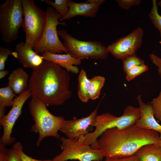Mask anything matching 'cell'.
Listing matches in <instances>:
<instances>
[{
	"label": "cell",
	"instance_id": "obj_31",
	"mask_svg": "<svg viewBox=\"0 0 161 161\" xmlns=\"http://www.w3.org/2000/svg\"><path fill=\"white\" fill-rule=\"evenodd\" d=\"M5 161H22L20 156L12 148L8 150Z\"/></svg>",
	"mask_w": 161,
	"mask_h": 161
},
{
	"label": "cell",
	"instance_id": "obj_6",
	"mask_svg": "<svg viewBox=\"0 0 161 161\" xmlns=\"http://www.w3.org/2000/svg\"><path fill=\"white\" fill-rule=\"evenodd\" d=\"M24 12L22 27L26 35L25 44L33 48L41 38L47 21V13L33 0H22Z\"/></svg>",
	"mask_w": 161,
	"mask_h": 161
},
{
	"label": "cell",
	"instance_id": "obj_13",
	"mask_svg": "<svg viewBox=\"0 0 161 161\" xmlns=\"http://www.w3.org/2000/svg\"><path fill=\"white\" fill-rule=\"evenodd\" d=\"M105 1V0H88L85 2L77 3L68 0V11L60 21L78 16L95 17L100 5Z\"/></svg>",
	"mask_w": 161,
	"mask_h": 161
},
{
	"label": "cell",
	"instance_id": "obj_25",
	"mask_svg": "<svg viewBox=\"0 0 161 161\" xmlns=\"http://www.w3.org/2000/svg\"><path fill=\"white\" fill-rule=\"evenodd\" d=\"M148 69V66L145 64L135 66L126 73V79L128 81L131 80Z\"/></svg>",
	"mask_w": 161,
	"mask_h": 161
},
{
	"label": "cell",
	"instance_id": "obj_23",
	"mask_svg": "<svg viewBox=\"0 0 161 161\" xmlns=\"http://www.w3.org/2000/svg\"><path fill=\"white\" fill-rule=\"evenodd\" d=\"M152 2V6L148 16L152 24L159 31L161 38V15L158 12L157 1L153 0Z\"/></svg>",
	"mask_w": 161,
	"mask_h": 161
},
{
	"label": "cell",
	"instance_id": "obj_29",
	"mask_svg": "<svg viewBox=\"0 0 161 161\" xmlns=\"http://www.w3.org/2000/svg\"><path fill=\"white\" fill-rule=\"evenodd\" d=\"M119 6L121 8L128 10L133 6L140 4L141 0H117L116 1Z\"/></svg>",
	"mask_w": 161,
	"mask_h": 161
},
{
	"label": "cell",
	"instance_id": "obj_12",
	"mask_svg": "<svg viewBox=\"0 0 161 161\" xmlns=\"http://www.w3.org/2000/svg\"><path fill=\"white\" fill-rule=\"evenodd\" d=\"M98 106L88 116L65 120L60 129L67 137L78 140L83 137L92 130L97 116Z\"/></svg>",
	"mask_w": 161,
	"mask_h": 161
},
{
	"label": "cell",
	"instance_id": "obj_36",
	"mask_svg": "<svg viewBox=\"0 0 161 161\" xmlns=\"http://www.w3.org/2000/svg\"><path fill=\"white\" fill-rule=\"evenodd\" d=\"M159 145L161 147V134H160Z\"/></svg>",
	"mask_w": 161,
	"mask_h": 161
},
{
	"label": "cell",
	"instance_id": "obj_11",
	"mask_svg": "<svg viewBox=\"0 0 161 161\" xmlns=\"http://www.w3.org/2000/svg\"><path fill=\"white\" fill-rule=\"evenodd\" d=\"M31 97V93L28 89L18 95L14 99L11 110L0 122V126L3 128L0 143L5 146L11 145L16 142V138L11 136L13 129L16 121L21 114L24 103Z\"/></svg>",
	"mask_w": 161,
	"mask_h": 161
},
{
	"label": "cell",
	"instance_id": "obj_7",
	"mask_svg": "<svg viewBox=\"0 0 161 161\" xmlns=\"http://www.w3.org/2000/svg\"><path fill=\"white\" fill-rule=\"evenodd\" d=\"M58 33L63 40L68 53L75 58L81 60L104 59L108 56L107 47L99 41L78 40L64 30H58Z\"/></svg>",
	"mask_w": 161,
	"mask_h": 161
},
{
	"label": "cell",
	"instance_id": "obj_22",
	"mask_svg": "<svg viewBox=\"0 0 161 161\" xmlns=\"http://www.w3.org/2000/svg\"><path fill=\"white\" fill-rule=\"evenodd\" d=\"M46 4L52 6L54 8L61 17L60 21L66 14L68 10V0H55L54 2L49 0H44Z\"/></svg>",
	"mask_w": 161,
	"mask_h": 161
},
{
	"label": "cell",
	"instance_id": "obj_30",
	"mask_svg": "<svg viewBox=\"0 0 161 161\" xmlns=\"http://www.w3.org/2000/svg\"><path fill=\"white\" fill-rule=\"evenodd\" d=\"M149 58L157 68V72L161 78V58L153 53L150 54L148 55Z\"/></svg>",
	"mask_w": 161,
	"mask_h": 161
},
{
	"label": "cell",
	"instance_id": "obj_35",
	"mask_svg": "<svg viewBox=\"0 0 161 161\" xmlns=\"http://www.w3.org/2000/svg\"><path fill=\"white\" fill-rule=\"evenodd\" d=\"M9 72L7 70H0V79H1L4 78L9 73Z\"/></svg>",
	"mask_w": 161,
	"mask_h": 161
},
{
	"label": "cell",
	"instance_id": "obj_17",
	"mask_svg": "<svg viewBox=\"0 0 161 161\" xmlns=\"http://www.w3.org/2000/svg\"><path fill=\"white\" fill-rule=\"evenodd\" d=\"M29 75L22 68L12 71L8 78V86L18 95L28 88Z\"/></svg>",
	"mask_w": 161,
	"mask_h": 161
},
{
	"label": "cell",
	"instance_id": "obj_28",
	"mask_svg": "<svg viewBox=\"0 0 161 161\" xmlns=\"http://www.w3.org/2000/svg\"><path fill=\"white\" fill-rule=\"evenodd\" d=\"M13 51L9 49L1 47H0V70L4 69L5 63L8 56L13 55Z\"/></svg>",
	"mask_w": 161,
	"mask_h": 161
},
{
	"label": "cell",
	"instance_id": "obj_27",
	"mask_svg": "<svg viewBox=\"0 0 161 161\" xmlns=\"http://www.w3.org/2000/svg\"><path fill=\"white\" fill-rule=\"evenodd\" d=\"M151 103L155 117L161 122V90L158 95L152 99Z\"/></svg>",
	"mask_w": 161,
	"mask_h": 161
},
{
	"label": "cell",
	"instance_id": "obj_37",
	"mask_svg": "<svg viewBox=\"0 0 161 161\" xmlns=\"http://www.w3.org/2000/svg\"><path fill=\"white\" fill-rule=\"evenodd\" d=\"M157 5L161 7V0H160L158 1L157 3Z\"/></svg>",
	"mask_w": 161,
	"mask_h": 161
},
{
	"label": "cell",
	"instance_id": "obj_14",
	"mask_svg": "<svg viewBox=\"0 0 161 161\" xmlns=\"http://www.w3.org/2000/svg\"><path fill=\"white\" fill-rule=\"evenodd\" d=\"M136 98L140 110V116L135 124L140 128L155 131L161 134V125L155 118L151 102L144 103L141 95H138Z\"/></svg>",
	"mask_w": 161,
	"mask_h": 161
},
{
	"label": "cell",
	"instance_id": "obj_9",
	"mask_svg": "<svg viewBox=\"0 0 161 161\" xmlns=\"http://www.w3.org/2000/svg\"><path fill=\"white\" fill-rule=\"evenodd\" d=\"M62 151L52 161H101L104 157L99 149H94L78 140L60 137Z\"/></svg>",
	"mask_w": 161,
	"mask_h": 161
},
{
	"label": "cell",
	"instance_id": "obj_32",
	"mask_svg": "<svg viewBox=\"0 0 161 161\" xmlns=\"http://www.w3.org/2000/svg\"><path fill=\"white\" fill-rule=\"evenodd\" d=\"M104 161H137V158L135 155L122 158L116 159H106Z\"/></svg>",
	"mask_w": 161,
	"mask_h": 161
},
{
	"label": "cell",
	"instance_id": "obj_38",
	"mask_svg": "<svg viewBox=\"0 0 161 161\" xmlns=\"http://www.w3.org/2000/svg\"><path fill=\"white\" fill-rule=\"evenodd\" d=\"M159 43H160V44L161 45V39L160 40V41H159ZM160 51H161V49Z\"/></svg>",
	"mask_w": 161,
	"mask_h": 161
},
{
	"label": "cell",
	"instance_id": "obj_18",
	"mask_svg": "<svg viewBox=\"0 0 161 161\" xmlns=\"http://www.w3.org/2000/svg\"><path fill=\"white\" fill-rule=\"evenodd\" d=\"M135 155L137 161H161V147L158 144H147L141 147Z\"/></svg>",
	"mask_w": 161,
	"mask_h": 161
},
{
	"label": "cell",
	"instance_id": "obj_10",
	"mask_svg": "<svg viewBox=\"0 0 161 161\" xmlns=\"http://www.w3.org/2000/svg\"><path fill=\"white\" fill-rule=\"evenodd\" d=\"M143 30L138 27L127 35L120 38L107 47L109 53L114 57L123 59L136 54L142 44L144 35Z\"/></svg>",
	"mask_w": 161,
	"mask_h": 161
},
{
	"label": "cell",
	"instance_id": "obj_34",
	"mask_svg": "<svg viewBox=\"0 0 161 161\" xmlns=\"http://www.w3.org/2000/svg\"><path fill=\"white\" fill-rule=\"evenodd\" d=\"M5 107V106L0 105V122L2 121L6 115Z\"/></svg>",
	"mask_w": 161,
	"mask_h": 161
},
{
	"label": "cell",
	"instance_id": "obj_40",
	"mask_svg": "<svg viewBox=\"0 0 161 161\" xmlns=\"http://www.w3.org/2000/svg\"><path fill=\"white\" fill-rule=\"evenodd\" d=\"M99 161V160H96V161Z\"/></svg>",
	"mask_w": 161,
	"mask_h": 161
},
{
	"label": "cell",
	"instance_id": "obj_3",
	"mask_svg": "<svg viewBox=\"0 0 161 161\" xmlns=\"http://www.w3.org/2000/svg\"><path fill=\"white\" fill-rule=\"evenodd\" d=\"M140 116L139 107L131 105L126 106L120 117H117L109 113L97 115L94 126L95 130L78 140L93 149H98L97 139L105 131L113 128L120 129L127 128L135 124Z\"/></svg>",
	"mask_w": 161,
	"mask_h": 161
},
{
	"label": "cell",
	"instance_id": "obj_19",
	"mask_svg": "<svg viewBox=\"0 0 161 161\" xmlns=\"http://www.w3.org/2000/svg\"><path fill=\"white\" fill-rule=\"evenodd\" d=\"M78 96L81 102L86 103L89 100L88 90L90 79L87 76L86 72L81 69L78 75Z\"/></svg>",
	"mask_w": 161,
	"mask_h": 161
},
{
	"label": "cell",
	"instance_id": "obj_1",
	"mask_svg": "<svg viewBox=\"0 0 161 161\" xmlns=\"http://www.w3.org/2000/svg\"><path fill=\"white\" fill-rule=\"evenodd\" d=\"M68 72L58 64L44 60L32 70L28 88L32 98L38 99L47 106L63 104L71 96Z\"/></svg>",
	"mask_w": 161,
	"mask_h": 161
},
{
	"label": "cell",
	"instance_id": "obj_26",
	"mask_svg": "<svg viewBox=\"0 0 161 161\" xmlns=\"http://www.w3.org/2000/svg\"><path fill=\"white\" fill-rule=\"evenodd\" d=\"M12 148L20 156L22 161H52L51 160H37L27 155L23 152L22 145L19 142L14 143L12 146Z\"/></svg>",
	"mask_w": 161,
	"mask_h": 161
},
{
	"label": "cell",
	"instance_id": "obj_21",
	"mask_svg": "<svg viewBox=\"0 0 161 161\" xmlns=\"http://www.w3.org/2000/svg\"><path fill=\"white\" fill-rule=\"evenodd\" d=\"M17 97L12 89L7 86L0 89V105L5 107L12 106Z\"/></svg>",
	"mask_w": 161,
	"mask_h": 161
},
{
	"label": "cell",
	"instance_id": "obj_24",
	"mask_svg": "<svg viewBox=\"0 0 161 161\" xmlns=\"http://www.w3.org/2000/svg\"><path fill=\"white\" fill-rule=\"evenodd\" d=\"M122 60L123 69L125 73L134 66L145 64L144 61L136 54L127 56Z\"/></svg>",
	"mask_w": 161,
	"mask_h": 161
},
{
	"label": "cell",
	"instance_id": "obj_20",
	"mask_svg": "<svg viewBox=\"0 0 161 161\" xmlns=\"http://www.w3.org/2000/svg\"><path fill=\"white\" fill-rule=\"evenodd\" d=\"M105 82V78L100 75L94 76L90 79L88 90L89 99L95 100L99 97Z\"/></svg>",
	"mask_w": 161,
	"mask_h": 161
},
{
	"label": "cell",
	"instance_id": "obj_15",
	"mask_svg": "<svg viewBox=\"0 0 161 161\" xmlns=\"http://www.w3.org/2000/svg\"><path fill=\"white\" fill-rule=\"evenodd\" d=\"M15 51L16 53L15 58L25 68L34 69L39 66L44 61L41 55H39L33 48L26 47L23 42L16 45Z\"/></svg>",
	"mask_w": 161,
	"mask_h": 161
},
{
	"label": "cell",
	"instance_id": "obj_8",
	"mask_svg": "<svg viewBox=\"0 0 161 161\" xmlns=\"http://www.w3.org/2000/svg\"><path fill=\"white\" fill-rule=\"evenodd\" d=\"M47 21L42 36L38 43L33 48L38 53L47 51L53 54L68 52L64 44L60 41L57 30L58 25L66 26L64 22H61L60 15L51 7L46 8Z\"/></svg>",
	"mask_w": 161,
	"mask_h": 161
},
{
	"label": "cell",
	"instance_id": "obj_4",
	"mask_svg": "<svg viewBox=\"0 0 161 161\" xmlns=\"http://www.w3.org/2000/svg\"><path fill=\"white\" fill-rule=\"evenodd\" d=\"M47 106L41 101L35 98H32L29 103L30 112L34 122L30 131L38 134L37 146L46 137L60 138L58 132L65 120L62 116H55L51 113Z\"/></svg>",
	"mask_w": 161,
	"mask_h": 161
},
{
	"label": "cell",
	"instance_id": "obj_16",
	"mask_svg": "<svg viewBox=\"0 0 161 161\" xmlns=\"http://www.w3.org/2000/svg\"><path fill=\"white\" fill-rule=\"evenodd\" d=\"M44 60L48 61L56 64L68 72L77 74L79 69L76 66L80 64L81 60L73 57L69 53L53 54L45 51L42 53Z\"/></svg>",
	"mask_w": 161,
	"mask_h": 161
},
{
	"label": "cell",
	"instance_id": "obj_33",
	"mask_svg": "<svg viewBox=\"0 0 161 161\" xmlns=\"http://www.w3.org/2000/svg\"><path fill=\"white\" fill-rule=\"evenodd\" d=\"M5 146V145L0 143V161H5L8 150Z\"/></svg>",
	"mask_w": 161,
	"mask_h": 161
},
{
	"label": "cell",
	"instance_id": "obj_2",
	"mask_svg": "<svg viewBox=\"0 0 161 161\" xmlns=\"http://www.w3.org/2000/svg\"><path fill=\"white\" fill-rule=\"evenodd\" d=\"M159 137L157 132L134 124L124 129L113 128L106 130L99 137L97 143L106 159H116L134 155L147 144L159 145Z\"/></svg>",
	"mask_w": 161,
	"mask_h": 161
},
{
	"label": "cell",
	"instance_id": "obj_5",
	"mask_svg": "<svg viewBox=\"0 0 161 161\" xmlns=\"http://www.w3.org/2000/svg\"><path fill=\"white\" fill-rule=\"evenodd\" d=\"M23 16L22 0H7L0 5V31L4 42L10 43L18 38Z\"/></svg>",
	"mask_w": 161,
	"mask_h": 161
},
{
	"label": "cell",
	"instance_id": "obj_39",
	"mask_svg": "<svg viewBox=\"0 0 161 161\" xmlns=\"http://www.w3.org/2000/svg\"><path fill=\"white\" fill-rule=\"evenodd\" d=\"M72 161H77V160H72Z\"/></svg>",
	"mask_w": 161,
	"mask_h": 161
}]
</instances>
